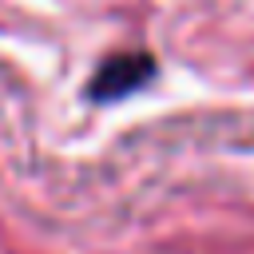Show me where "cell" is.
<instances>
[{
	"label": "cell",
	"mask_w": 254,
	"mask_h": 254,
	"mask_svg": "<svg viewBox=\"0 0 254 254\" xmlns=\"http://www.w3.org/2000/svg\"><path fill=\"white\" fill-rule=\"evenodd\" d=\"M151 75H155V60L147 52H123V56L103 60V67L87 83V95L99 99V103H111V99H123V95L139 91Z\"/></svg>",
	"instance_id": "1"
}]
</instances>
